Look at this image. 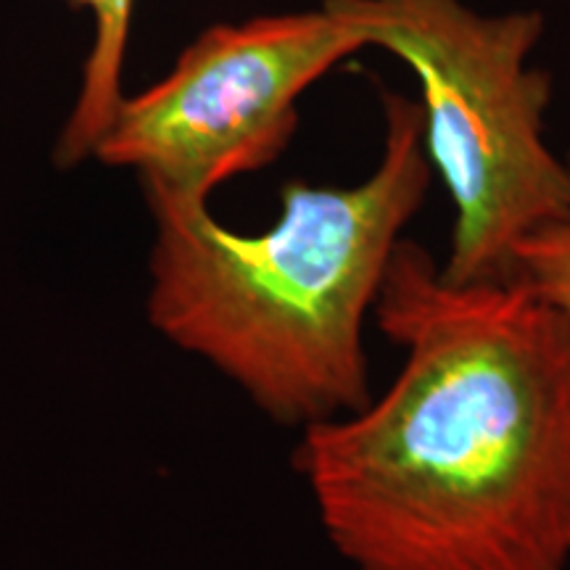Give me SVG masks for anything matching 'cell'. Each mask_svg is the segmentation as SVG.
Returning <instances> with one entry per match:
<instances>
[{
    "label": "cell",
    "mask_w": 570,
    "mask_h": 570,
    "mask_svg": "<svg viewBox=\"0 0 570 570\" xmlns=\"http://www.w3.org/2000/svg\"><path fill=\"white\" fill-rule=\"evenodd\" d=\"M373 323L394 381L294 458L333 550L352 570H568V320L518 277L449 281L404 238Z\"/></svg>",
    "instance_id": "cell-1"
},
{
    "label": "cell",
    "mask_w": 570,
    "mask_h": 570,
    "mask_svg": "<svg viewBox=\"0 0 570 570\" xmlns=\"http://www.w3.org/2000/svg\"><path fill=\"white\" fill-rule=\"evenodd\" d=\"M381 98L386 132L373 173L346 188L285 183L267 230H230L209 204H148L151 325L298 431L373 396L365 327L431 190L420 104L391 90Z\"/></svg>",
    "instance_id": "cell-2"
},
{
    "label": "cell",
    "mask_w": 570,
    "mask_h": 570,
    "mask_svg": "<svg viewBox=\"0 0 570 570\" xmlns=\"http://www.w3.org/2000/svg\"><path fill=\"white\" fill-rule=\"evenodd\" d=\"M325 6L415 71L428 159L454 204L441 273L454 283L512 277L520 240L570 214V161L544 140L552 77L529 67L544 17H487L462 0Z\"/></svg>",
    "instance_id": "cell-3"
},
{
    "label": "cell",
    "mask_w": 570,
    "mask_h": 570,
    "mask_svg": "<svg viewBox=\"0 0 570 570\" xmlns=\"http://www.w3.org/2000/svg\"><path fill=\"white\" fill-rule=\"evenodd\" d=\"M362 48L365 38L327 6L212 27L169 77L122 98L92 156L135 169L148 204H209L219 185L283 154L298 98Z\"/></svg>",
    "instance_id": "cell-4"
},
{
    "label": "cell",
    "mask_w": 570,
    "mask_h": 570,
    "mask_svg": "<svg viewBox=\"0 0 570 570\" xmlns=\"http://www.w3.org/2000/svg\"><path fill=\"white\" fill-rule=\"evenodd\" d=\"M88 6L96 17V40H92L88 63L82 71V88L59 140V164L82 161L92 156L98 140L111 125L114 114L122 104V67L130 38V17L135 0H77Z\"/></svg>",
    "instance_id": "cell-5"
},
{
    "label": "cell",
    "mask_w": 570,
    "mask_h": 570,
    "mask_svg": "<svg viewBox=\"0 0 570 570\" xmlns=\"http://www.w3.org/2000/svg\"><path fill=\"white\" fill-rule=\"evenodd\" d=\"M512 277L570 323V214L520 240L512 252Z\"/></svg>",
    "instance_id": "cell-6"
}]
</instances>
